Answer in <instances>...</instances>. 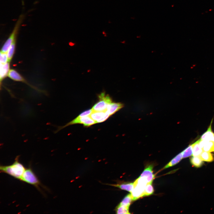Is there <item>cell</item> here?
<instances>
[{
  "mask_svg": "<svg viewBox=\"0 0 214 214\" xmlns=\"http://www.w3.org/2000/svg\"><path fill=\"white\" fill-rule=\"evenodd\" d=\"M26 169L19 161V156H17L15 161L8 166H1V172L6 173L16 179L20 180Z\"/></svg>",
  "mask_w": 214,
  "mask_h": 214,
  "instance_id": "6da1fadb",
  "label": "cell"
},
{
  "mask_svg": "<svg viewBox=\"0 0 214 214\" xmlns=\"http://www.w3.org/2000/svg\"><path fill=\"white\" fill-rule=\"evenodd\" d=\"M133 183L134 187L130 193L132 201L144 196L145 187L147 184L145 180L140 177Z\"/></svg>",
  "mask_w": 214,
  "mask_h": 214,
  "instance_id": "7a4b0ae2",
  "label": "cell"
},
{
  "mask_svg": "<svg viewBox=\"0 0 214 214\" xmlns=\"http://www.w3.org/2000/svg\"><path fill=\"white\" fill-rule=\"evenodd\" d=\"M24 17L23 14H21L19 16L12 33L4 44L1 52L7 53L10 45L15 41L17 34Z\"/></svg>",
  "mask_w": 214,
  "mask_h": 214,
  "instance_id": "3957f363",
  "label": "cell"
},
{
  "mask_svg": "<svg viewBox=\"0 0 214 214\" xmlns=\"http://www.w3.org/2000/svg\"><path fill=\"white\" fill-rule=\"evenodd\" d=\"M20 180L32 185L39 190H40V186H42L41 182L30 167L26 169Z\"/></svg>",
  "mask_w": 214,
  "mask_h": 214,
  "instance_id": "277c9868",
  "label": "cell"
},
{
  "mask_svg": "<svg viewBox=\"0 0 214 214\" xmlns=\"http://www.w3.org/2000/svg\"><path fill=\"white\" fill-rule=\"evenodd\" d=\"M99 101L92 107L93 111H103L106 110L108 105L112 102L109 96L102 92L98 96Z\"/></svg>",
  "mask_w": 214,
  "mask_h": 214,
  "instance_id": "5b68a950",
  "label": "cell"
},
{
  "mask_svg": "<svg viewBox=\"0 0 214 214\" xmlns=\"http://www.w3.org/2000/svg\"><path fill=\"white\" fill-rule=\"evenodd\" d=\"M96 123V122L90 117L88 116L85 117H77L72 121L67 123L65 125L62 127H59L58 129L54 132L56 133L68 125L75 124H82L84 126H89L94 124Z\"/></svg>",
  "mask_w": 214,
  "mask_h": 214,
  "instance_id": "8992f818",
  "label": "cell"
},
{
  "mask_svg": "<svg viewBox=\"0 0 214 214\" xmlns=\"http://www.w3.org/2000/svg\"><path fill=\"white\" fill-rule=\"evenodd\" d=\"M153 167L152 164L147 165L139 177L145 180L147 183H152L154 179L155 175L152 171Z\"/></svg>",
  "mask_w": 214,
  "mask_h": 214,
  "instance_id": "52a82bcc",
  "label": "cell"
},
{
  "mask_svg": "<svg viewBox=\"0 0 214 214\" xmlns=\"http://www.w3.org/2000/svg\"><path fill=\"white\" fill-rule=\"evenodd\" d=\"M96 123L103 122L110 116L106 110L103 111H92L89 115Z\"/></svg>",
  "mask_w": 214,
  "mask_h": 214,
  "instance_id": "ba28073f",
  "label": "cell"
},
{
  "mask_svg": "<svg viewBox=\"0 0 214 214\" xmlns=\"http://www.w3.org/2000/svg\"><path fill=\"white\" fill-rule=\"evenodd\" d=\"M199 144L203 151L214 152V142L199 139Z\"/></svg>",
  "mask_w": 214,
  "mask_h": 214,
  "instance_id": "9c48e42d",
  "label": "cell"
},
{
  "mask_svg": "<svg viewBox=\"0 0 214 214\" xmlns=\"http://www.w3.org/2000/svg\"><path fill=\"white\" fill-rule=\"evenodd\" d=\"M123 107V104L121 103L111 102L108 105L106 111L110 116L118 111Z\"/></svg>",
  "mask_w": 214,
  "mask_h": 214,
  "instance_id": "30bf717a",
  "label": "cell"
},
{
  "mask_svg": "<svg viewBox=\"0 0 214 214\" xmlns=\"http://www.w3.org/2000/svg\"><path fill=\"white\" fill-rule=\"evenodd\" d=\"M213 119L210 123V125L207 130L201 136L200 139L214 142V133L212 129V125Z\"/></svg>",
  "mask_w": 214,
  "mask_h": 214,
  "instance_id": "8fae6325",
  "label": "cell"
},
{
  "mask_svg": "<svg viewBox=\"0 0 214 214\" xmlns=\"http://www.w3.org/2000/svg\"><path fill=\"white\" fill-rule=\"evenodd\" d=\"M109 185L118 188L122 190L126 191L130 193L131 192L134 187L133 182L123 183L115 184H109Z\"/></svg>",
  "mask_w": 214,
  "mask_h": 214,
  "instance_id": "7c38bea8",
  "label": "cell"
},
{
  "mask_svg": "<svg viewBox=\"0 0 214 214\" xmlns=\"http://www.w3.org/2000/svg\"><path fill=\"white\" fill-rule=\"evenodd\" d=\"M9 64L7 62L4 64H0V78L1 81L7 75L10 71Z\"/></svg>",
  "mask_w": 214,
  "mask_h": 214,
  "instance_id": "4fadbf2b",
  "label": "cell"
},
{
  "mask_svg": "<svg viewBox=\"0 0 214 214\" xmlns=\"http://www.w3.org/2000/svg\"><path fill=\"white\" fill-rule=\"evenodd\" d=\"M11 79L16 81H24V80L21 76L16 71L11 69L10 70L8 75Z\"/></svg>",
  "mask_w": 214,
  "mask_h": 214,
  "instance_id": "5bb4252c",
  "label": "cell"
},
{
  "mask_svg": "<svg viewBox=\"0 0 214 214\" xmlns=\"http://www.w3.org/2000/svg\"><path fill=\"white\" fill-rule=\"evenodd\" d=\"M199 139L192 144L193 156H199L203 151L199 145Z\"/></svg>",
  "mask_w": 214,
  "mask_h": 214,
  "instance_id": "9a60e30c",
  "label": "cell"
},
{
  "mask_svg": "<svg viewBox=\"0 0 214 214\" xmlns=\"http://www.w3.org/2000/svg\"><path fill=\"white\" fill-rule=\"evenodd\" d=\"M198 156L203 161L207 162H212L214 160L213 155L208 152L203 151Z\"/></svg>",
  "mask_w": 214,
  "mask_h": 214,
  "instance_id": "2e32d148",
  "label": "cell"
},
{
  "mask_svg": "<svg viewBox=\"0 0 214 214\" xmlns=\"http://www.w3.org/2000/svg\"><path fill=\"white\" fill-rule=\"evenodd\" d=\"M182 158V152H181L178 154L176 156L172 159L169 163L163 168V169L175 165L179 162Z\"/></svg>",
  "mask_w": 214,
  "mask_h": 214,
  "instance_id": "e0dca14e",
  "label": "cell"
},
{
  "mask_svg": "<svg viewBox=\"0 0 214 214\" xmlns=\"http://www.w3.org/2000/svg\"><path fill=\"white\" fill-rule=\"evenodd\" d=\"M191 164L196 168L201 167L204 164V162L198 156H193L190 158Z\"/></svg>",
  "mask_w": 214,
  "mask_h": 214,
  "instance_id": "ac0fdd59",
  "label": "cell"
},
{
  "mask_svg": "<svg viewBox=\"0 0 214 214\" xmlns=\"http://www.w3.org/2000/svg\"><path fill=\"white\" fill-rule=\"evenodd\" d=\"M132 200L131 193L128 194L123 198L119 204L129 208Z\"/></svg>",
  "mask_w": 214,
  "mask_h": 214,
  "instance_id": "d6986e66",
  "label": "cell"
},
{
  "mask_svg": "<svg viewBox=\"0 0 214 214\" xmlns=\"http://www.w3.org/2000/svg\"><path fill=\"white\" fill-rule=\"evenodd\" d=\"M117 214H130L129 212V208L119 204L115 209Z\"/></svg>",
  "mask_w": 214,
  "mask_h": 214,
  "instance_id": "ffe728a7",
  "label": "cell"
},
{
  "mask_svg": "<svg viewBox=\"0 0 214 214\" xmlns=\"http://www.w3.org/2000/svg\"><path fill=\"white\" fill-rule=\"evenodd\" d=\"M15 48V41L10 45L6 53L8 57V62H10L13 57L14 53Z\"/></svg>",
  "mask_w": 214,
  "mask_h": 214,
  "instance_id": "44dd1931",
  "label": "cell"
},
{
  "mask_svg": "<svg viewBox=\"0 0 214 214\" xmlns=\"http://www.w3.org/2000/svg\"><path fill=\"white\" fill-rule=\"evenodd\" d=\"M182 158H185L192 155L193 149L192 145H189L188 147L182 152Z\"/></svg>",
  "mask_w": 214,
  "mask_h": 214,
  "instance_id": "7402d4cb",
  "label": "cell"
},
{
  "mask_svg": "<svg viewBox=\"0 0 214 214\" xmlns=\"http://www.w3.org/2000/svg\"><path fill=\"white\" fill-rule=\"evenodd\" d=\"M154 191L152 183H147L145 188L144 196L152 195Z\"/></svg>",
  "mask_w": 214,
  "mask_h": 214,
  "instance_id": "603a6c76",
  "label": "cell"
},
{
  "mask_svg": "<svg viewBox=\"0 0 214 214\" xmlns=\"http://www.w3.org/2000/svg\"><path fill=\"white\" fill-rule=\"evenodd\" d=\"M0 64H4L8 62V59L6 53L0 52Z\"/></svg>",
  "mask_w": 214,
  "mask_h": 214,
  "instance_id": "cb8c5ba5",
  "label": "cell"
},
{
  "mask_svg": "<svg viewBox=\"0 0 214 214\" xmlns=\"http://www.w3.org/2000/svg\"><path fill=\"white\" fill-rule=\"evenodd\" d=\"M93 111L92 109L87 110L80 114L78 116L80 117L89 116Z\"/></svg>",
  "mask_w": 214,
  "mask_h": 214,
  "instance_id": "d4e9b609",
  "label": "cell"
}]
</instances>
